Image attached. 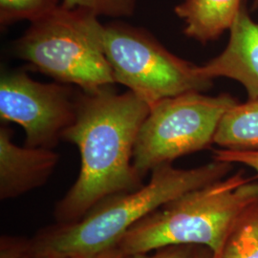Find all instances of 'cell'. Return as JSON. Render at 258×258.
Listing matches in <instances>:
<instances>
[{
  "instance_id": "13",
  "label": "cell",
  "mask_w": 258,
  "mask_h": 258,
  "mask_svg": "<svg viewBox=\"0 0 258 258\" xmlns=\"http://www.w3.org/2000/svg\"><path fill=\"white\" fill-rule=\"evenodd\" d=\"M62 0H0V24L36 21L61 6Z\"/></svg>"
},
{
  "instance_id": "20",
  "label": "cell",
  "mask_w": 258,
  "mask_h": 258,
  "mask_svg": "<svg viewBox=\"0 0 258 258\" xmlns=\"http://www.w3.org/2000/svg\"><path fill=\"white\" fill-rule=\"evenodd\" d=\"M34 258H48V257H43V256H37V257H34Z\"/></svg>"
},
{
  "instance_id": "12",
  "label": "cell",
  "mask_w": 258,
  "mask_h": 258,
  "mask_svg": "<svg viewBox=\"0 0 258 258\" xmlns=\"http://www.w3.org/2000/svg\"><path fill=\"white\" fill-rule=\"evenodd\" d=\"M213 258H258V197L234 220L220 252Z\"/></svg>"
},
{
  "instance_id": "9",
  "label": "cell",
  "mask_w": 258,
  "mask_h": 258,
  "mask_svg": "<svg viewBox=\"0 0 258 258\" xmlns=\"http://www.w3.org/2000/svg\"><path fill=\"white\" fill-rule=\"evenodd\" d=\"M225 50L208 63L198 66L200 75L213 81L228 78L241 83L249 100L258 99V23L242 7L230 29Z\"/></svg>"
},
{
  "instance_id": "11",
  "label": "cell",
  "mask_w": 258,
  "mask_h": 258,
  "mask_svg": "<svg viewBox=\"0 0 258 258\" xmlns=\"http://www.w3.org/2000/svg\"><path fill=\"white\" fill-rule=\"evenodd\" d=\"M213 144L236 150L258 149V99L236 103L218 124Z\"/></svg>"
},
{
  "instance_id": "5",
  "label": "cell",
  "mask_w": 258,
  "mask_h": 258,
  "mask_svg": "<svg viewBox=\"0 0 258 258\" xmlns=\"http://www.w3.org/2000/svg\"><path fill=\"white\" fill-rule=\"evenodd\" d=\"M238 103L229 94H182L150 107L135 143L133 165L144 179L156 167L213 144L224 114Z\"/></svg>"
},
{
  "instance_id": "17",
  "label": "cell",
  "mask_w": 258,
  "mask_h": 258,
  "mask_svg": "<svg viewBox=\"0 0 258 258\" xmlns=\"http://www.w3.org/2000/svg\"><path fill=\"white\" fill-rule=\"evenodd\" d=\"M59 258H132V256L125 254L117 246H114L96 253L78 254V255H70V256Z\"/></svg>"
},
{
  "instance_id": "2",
  "label": "cell",
  "mask_w": 258,
  "mask_h": 258,
  "mask_svg": "<svg viewBox=\"0 0 258 258\" xmlns=\"http://www.w3.org/2000/svg\"><path fill=\"white\" fill-rule=\"evenodd\" d=\"M232 166L216 160L189 169L172 164L158 166L148 184L138 189L103 200L78 221L56 223L25 238V257L91 254L114 247L148 214L183 194L227 177Z\"/></svg>"
},
{
  "instance_id": "16",
  "label": "cell",
  "mask_w": 258,
  "mask_h": 258,
  "mask_svg": "<svg viewBox=\"0 0 258 258\" xmlns=\"http://www.w3.org/2000/svg\"><path fill=\"white\" fill-rule=\"evenodd\" d=\"M198 246L179 245L156 249L148 253L132 255V258H194Z\"/></svg>"
},
{
  "instance_id": "10",
  "label": "cell",
  "mask_w": 258,
  "mask_h": 258,
  "mask_svg": "<svg viewBox=\"0 0 258 258\" xmlns=\"http://www.w3.org/2000/svg\"><path fill=\"white\" fill-rule=\"evenodd\" d=\"M242 8V0H184L174 9L184 21V35L206 44L230 30Z\"/></svg>"
},
{
  "instance_id": "15",
  "label": "cell",
  "mask_w": 258,
  "mask_h": 258,
  "mask_svg": "<svg viewBox=\"0 0 258 258\" xmlns=\"http://www.w3.org/2000/svg\"><path fill=\"white\" fill-rule=\"evenodd\" d=\"M213 160L230 163L231 165H242L251 168L258 178V149L236 150L222 148L214 150Z\"/></svg>"
},
{
  "instance_id": "7",
  "label": "cell",
  "mask_w": 258,
  "mask_h": 258,
  "mask_svg": "<svg viewBox=\"0 0 258 258\" xmlns=\"http://www.w3.org/2000/svg\"><path fill=\"white\" fill-rule=\"evenodd\" d=\"M71 85L43 83L24 71L0 78V118L25 131V146L53 148L76 119L79 93Z\"/></svg>"
},
{
  "instance_id": "18",
  "label": "cell",
  "mask_w": 258,
  "mask_h": 258,
  "mask_svg": "<svg viewBox=\"0 0 258 258\" xmlns=\"http://www.w3.org/2000/svg\"><path fill=\"white\" fill-rule=\"evenodd\" d=\"M194 258H213L212 250L205 247H198Z\"/></svg>"
},
{
  "instance_id": "1",
  "label": "cell",
  "mask_w": 258,
  "mask_h": 258,
  "mask_svg": "<svg viewBox=\"0 0 258 258\" xmlns=\"http://www.w3.org/2000/svg\"><path fill=\"white\" fill-rule=\"evenodd\" d=\"M111 87L79 93L76 119L62 140L79 149L81 169L55 205L56 223L78 221L103 200L145 184L133 165V151L150 106L130 91L117 94Z\"/></svg>"
},
{
  "instance_id": "4",
  "label": "cell",
  "mask_w": 258,
  "mask_h": 258,
  "mask_svg": "<svg viewBox=\"0 0 258 258\" xmlns=\"http://www.w3.org/2000/svg\"><path fill=\"white\" fill-rule=\"evenodd\" d=\"M104 31L97 16L60 6L31 22L14 51L56 83L93 92L116 83L104 51Z\"/></svg>"
},
{
  "instance_id": "8",
  "label": "cell",
  "mask_w": 258,
  "mask_h": 258,
  "mask_svg": "<svg viewBox=\"0 0 258 258\" xmlns=\"http://www.w3.org/2000/svg\"><path fill=\"white\" fill-rule=\"evenodd\" d=\"M59 155L51 148L19 147L13 131L0 127V199H15L46 184Z\"/></svg>"
},
{
  "instance_id": "3",
  "label": "cell",
  "mask_w": 258,
  "mask_h": 258,
  "mask_svg": "<svg viewBox=\"0 0 258 258\" xmlns=\"http://www.w3.org/2000/svg\"><path fill=\"white\" fill-rule=\"evenodd\" d=\"M258 197V181L244 170L190 190L148 214L117 243L127 255L179 245L211 249L216 256L234 220Z\"/></svg>"
},
{
  "instance_id": "19",
  "label": "cell",
  "mask_w": 258,
  "mask_h": 258,
  "mask_svg": "<svg viewBox=\"0 0 258 258\" xmlns=\"http://www.w3.org/2000/svg\"><path fill=\"white\" fill-rule=\"evenodd\" d=\"M253 10L257 9L258 8V0H254V2H253Z\"/></svg>"
},
{
  "instance_id": "14",
  "label": "cell",
  "mask_w": 258,
  "mask_h": 258,
  "mask_svg": "<svg viewBox=\"0 0 258 258\" xmlns=\"http://www.w3.org/2000/svg\"><path fill=\"white\" fill-rule=\"evenodd\" d=\"M137 0H62L65 9H80L99 17L120 19L131 17L136 10Z\"/></svg>"
},
{
  "instance_id": "6",
  "label": "cell",
  "mask_w": 258,
  "mask_h": 258,
  "mask_svg": "<svg viewBox=\"0 0 258 258\" xmlns=\"http://www.w3.org/2000/svg\"><path fill=\"white\" fill-rule=\"evenodd\" d=\"M104 27V51L115 82L150 107L167 98L212 87V81L200 75L198 65L170 53L146 30L122 22Z\"/></svg>"
}]
</instances>
